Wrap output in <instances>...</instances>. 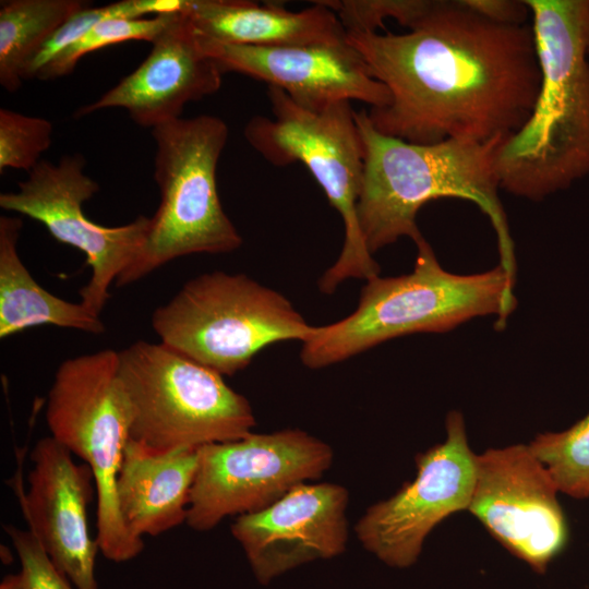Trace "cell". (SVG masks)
<instances>
[{
    "label": "cell",
    "instance_id": "obj_1",
    "mask_svg": "<svg viewBox=\"0 0 589 589\" xmlns=\"http://www.w3.org/2000/svg\"><path fill=\"white\" fill-rule=\"evenodd\" d=\"M389 101L370 108L380 133L416 144L504 140L541 86L531 24L495 23L462 0H431L404 34L347 32Z\"/></svg>",
    "mask_w": 589,
    "mask_h": 589
},
{
    "label": "cell",
    "instance_id": "obj_23",
    "mask_svg": "<svg viewBox=\"0 0 589 589\" xmlns=\"http://www.w3.org/2000/svg\"><path fill=\"white\" fill-rule=\"evenodd\" d=\"M180 9V0H122L103 7H86L73 14L55 32L27 69L25 79H35L36 74L56 56L104 20L142 19L146 14L172 15Z\"/></svg>",
    "mask_w": 589,
    "mask_h": 589
},
{
    "label": "cell",
    "instance_id": "obj_6",
    "mask_svg": "<svg viewBox=\"0 0 589 589\" xmlns=\"http://www.w3.org/2000/svg\"><path fill=\"white\" fill-rule=\"evenodd\" d=\"M267 96L272 117L251 118L244 128L245 140L275 166L303 164L344 221V244L318 280L321 292L330 294L349 278L378 276L380 265L364 242L357 214L364 148L350 101L310 110L277 87L267 86Z\"/></svg>",
    "mask_w": 589,
    "mask_h": 589
},
{
    "label": "cell",
    "instance_id": "obj_20",
    "mask_svg": "<svg viewBox=\"0 0 589 589\" xmlns=\"http://www.w3.org/2000/svg\"><path fill=\"white\" fill-rule=\"evenodd\" d=\"M22 226L19 216H0V338L44 324L104 333L100 315L81 301L52 294L34 279L17 253Z\"/></svg>",
    "mask_w": 589,
    "mask_h": 589
},
{
    "label": "cell",
    "instance_id": "obj_11",
    "mask_svg": "<svg viewBox=\"0 0 589 589\" xmlns=\"http://www.w3.org/2000/svg\"><path fill=\"white\" fill-rule=\"evenodd\" d=\"M85 165L81 154L64 155L58 164L41 159L17 191L0 194V207L39 221L57 241L85 254L92 276L80 290L81 302L100 315L111 284L142 251L151 217L117 227L89 220L83 204L99 185L84 172Z\"/></svg>",
    "mask_w": 589,
    "mask_h": 589
},
{
    "label": "cell",
    "instance_id": "obj_12",
    "mask_svg": "<svg viewBox=\"0 0 589 589\" xmlns=\"http://www.w3.org/2000/svg\"><path fill=\"white\" fill-rule=\"evenodd\" d=\"M446 440L416 456L417 476L394 495L366 508L354 526L362 546L390 567L418 560L424 540L445 518L468 510L476 481L462 414L445 420Z\"/></svg>",
    "mask_w": 589,
    "mask_h": 589
},
{
    "label": "cell",
    "instance_id": "obj_13",
    "mask_svg": "<svg viewBox=\"0 0 589 589\" xmlns=\"http://www.w3.org/2000/svg\"><path fill=\"white\" fill-rule=\"evenodd\" d=\"M557 489L526 444L476 455L468 510L503 548L543 574L568 542Z\"/></svg>",
    "mask_w": 589,
    "mask_h": 589
},
{
    "label": "cell",
    "instance_id": "obj_19",
    "mask_svg": "<svg viewBox=\"0 0 589 589\" xmlns=\"http://www.w3.org/2000/svg\"><path fill=\"white\" fill-rule=\"evenodd\" d=\"M185 16L207 39L245 46L278 47L347 41L338 16L318 1L302 11L249 0H188Z\"/></svg>",
    "mask_w": 589,
    "mask_h": 589
},
{
    "label": "cell",
    "instance_id": "obj_7",
    "mask_svg": "<svg viewBox=\"0 0 589 589\" xmlns=\"http://www.w3.org/2000/svg\"><path fill=\"white\" fill-rule=\"evenodd\" d=\"M152 327L160 342L223 376L245 369L265 347L303 342L314 329L280 292L219 271L185 283L153 312Z\"/></svg>",
    "mask_w": 589,
    "mask_h": 589
},
{
    "label": "cell",
    "instance_id": "obj_8",
    "mask_svg": "<svg viewBox=\"0 0 589 589\" xmlns=\"http://www.w3.org/2000/svg\"><path fill=\"white\" fill-rule=\"evenodd\" d=\"M118 353L132 412L130 438L166 452L252 433L250 401L216 371L163 342L137 340Z\"/></svg>",
    "mask_w": 589,
    "mask_h": 589
},
{
    "label": "cell",
    "instance_id": "obj_28",
    "mask_svg": "<svg viewBox=\"0 0 589 589\" xmlns=\"http://www.w3.org/2000/svg\"><path fill=\"white\" fill-rule=\"evenodd\" d=\"M464 3L485 19L505 25H525L531 17L525 0H462Z\"/></svg>",
    "mask_w": 589,
    "mask_h": 589
},
{
    "label": "cell",
    "instance_id": "obj_5",
    "mask_svg": "<svg viewBox=\"0 0 589 589\" xmlns=\"http://www.w3.org/2000/svg\"><path fill=\"white\" fill-rule=\"evenodd\" d=\"M160 202L145 244L116 279L129 286L165 264L196 253L239 249L242 237L223 209L216 181L228 127L215 116L179 118L152 129Z\"/></svg>",
    "mask_w": 589,
    "mask_h": 589
},
{
    "label": "cell",
    "instance_id": "obj_21",
    "mask_svg": "<svg viewBox=\"0 0 589 589\" xmlns=\"http://www.w3.org/2000/svg\"><path fill=\"white\" fill-rule=\"evenodd\" d=\"M84 0H4L0 3V85L8 93L22 86L36 56Z\"/></svg>",
    "mask_w": 589,
    "mask_h": 589
},
{
    "label": "cell",
    "instance_id": "obj_15",
    "mask_svg": "<svg viewBox=\"0 0 589 589\" xmlns=\"http://www.w3.org/2000/svg\"><path fill=\"white\" fill-rule=\"evenodd\" d=\"M199 38L223 74L237 72L263 81L310 110L352 100L381 108L389 101L386 86L372 76L366 62L348 40L259 47L218 43L200 35Z\"/></svg>",
    "mask_w": 589,
    "mask_h": 589
},
{
    "label": "cell",
    "instance_id": "obj_26",
    "mask_svg": "<svg viewBox=\"0 0 589 589\" xmlns=\"http://www.w3.org/2000/svg\"><path fill=\"white\" fill-rule=\"evenodd\" d=\"M342 23L346 32H376L386 19L409 27L431 0H321Z\"/></svg>",
    "mask_w": 589,
    "mask_h": 589
},
{
    "label": "cell",
    "instance_id": "obj_24",
    "mask_svg": "<svg viewBox=\"0 0 589 589\" xmlns=\"http://www.w3.org/2000/svg\"><path fill=\"white\" fill-rule=\"evenodd\" d=\"M176 15L104 20L56 56L36 74L35 79L46 81L65 76L74 70L81 58L107 46L129 40L153 43Z\"/></svg>",
    "mask_w": 589,
    "mask_h": 589
},
{
    "label": "cell",
    "instance_id": "obj_25",
    "mask_svg": "<svg viewBox=\"0 0 589 589\" xmlns=\"http://www.w3.org/2000/svg\"><path fill=\"white\" fill-rule=\"evenodd\" d=\"M51 142L49 120L0 109V172L7 168L32 171Z\"/></svg>",
    "mask_w": 589,
    "mask_h": 589
},
{
    "label": "cell",
    "instance_id": "obj_16",
    "mask_svg": "<svg viewBox=\"0 0 589 589\" xmlns=\"http://www.w3.org/2000/svg\"><path fill=\"white\" fill-rule=\"evenodd\" d=\"M348 490L302 483L266 508L236 517L231 534L262 585L309 562L341 554L348 543Z\"/></svg>",
    "mask_w": 589,
    "mask_h": 589
},
{
    "label": "cell",
    "instance_id": "obj_18",
    "mask_svg": "<svg viewBox=\"0 0 589 589\" xmlns=\"http://www.w3.org/2000/svg\"><path fill=\"white\" fill-rule=\"evenodd\" d=\"M196 468L197 448L159 452L129 438L116 482L127 530L143 540L185 522Z\"/></svg>",
    "mask_w": 589,
    "mask_h": 589
},
{
    "label": "cell",
    "instance_id": "obj_17",
    "mask_svg": "<svg viewBox=\"0 0 589 589\" xmlns=\"http://www.w3.org/2000/svg\"><path fill=\"white\" fill-rule=\"evenodd\" d=\"M221 77L193 25L180 13L152 43L151 52L133 72L97 100L77 109L75 117L122 108L139 125L154 129L181 118L187 104L215 94Z\"/></svg>",
    "mask_w": 589,
    "mask_h": 589
},
{
    "label": "cell",
    "instance_id": "obj_3",
    "mask_svg": "<svg viewBox=\"0 0 589 589\" xmlns=\"http://www.w3.org/2000/svg\"><path fill=\"white\" fill-rule=\"evenodd\" d=\"M364 148V171L357 214L369 251L409 237H422L417 216L433 200L473 202L490 219L497 238L500 266L516 281L514 242L498 197L495 152L504 140L479 143L445 140L416 144L380 133L368 111H356Z\"/></svg>",
    "mask_w": 589,
    "mask_h": 589
},
{
    "label": "cell",
    "instance_id": "obj_14",
    "mask_svg": "<svg viewBox=\"0 0 589 589\" xmlns=\"http://www.w3.org/2000/svg\"><path fill=\"white\" fill-rule=\"evenodd\" d=\"M27 489L15 490L28 530L56 568L76 589H98L95 577L96 539L89 533L87 507L96 496L92 469L52 436L40 438L31 452Z\"/></svg>",
    "mask_w": 589,
    "mask_h": 589
},
{
    "label": "cell",
    "instance_id": "obj_9",
    "mask_svg": "<svg viewBox=\"0 0 589 589\" xmlns=\"http://www.w3.org/2000/svg\"><path fill=\"white\" fill-rule=\"evenodd\" d=\"M45 418L50 436L94 473L99 551L117 563L136 557L144 541L124 527L116 496L132 419L118 352L105 349L61 362L48 392Z\"/></svg>",
    "mask_w": 589,
    "mask_h": 589
},
{
    "label": "cell",
    "instance_id": "obj_27",
    "mask_svg": "<svg viewBox=\"0 0 589 589\" xmlns=\"http://www.w3.org/2000/svg\"><path fill=\"white\" fill-rule=\"evenodd\" d=\"M3 529L17 553L29 589H72L70 580L56 568L29 530L13 525H5Z\"/></svg>",
    "mask_w": 589,
    "mask_h": 589
},
{
    "label": "cell",
    "instance_id": "obj_2",
    "mask_svg": "<svg viewBox=\"0 0 589 589\" xmlns=\"http://www.w3.org/2000/svg\"><path fill=\"white\" fill-rule=\"evenodd\" d=\"M541 86L525 124L495 152L500 188L530 201L589 176V0H525Z\"/></svg>",
    "mask_w": 589,
    "mask_h": 589
},
{
    "label": "cell",
    "instance_id": "obj_10",
    "mask_svg": "<svg viewBox=\"0 0 589 589\" xmlns=\"http://www.w3.org/2000/svg\"><path fill=\"white\" fill-rule=\"evenodd\" d=\"M332 447L300 429L250 433L197 448L185 524L206 532L231 516L252 514L294 486L323 477Z\"/></svg>",
    "mask_w": 589,
    "mask_h": 589
},
{
    "label": "cell",
    "instance_id": "obj_29",
    "mask_svg": "<svg viewBox=\"0 0 589 589\" xmlns=\"http://www.w3.org/2000/svg\"><path fill=\"white\" fill-rule=\"evenodd\" d=\"M0 589H29V586L21 570L17 574L7 575L0 584Z\"/></svg>",
    "mask_w": 589,
    "mask_h": 589
},
{
    "label": "cell",
    "instance_id": "obj_22",
    "mask_svg": "<svg viewBox=\"0 0 589 589\" xmlns=\"http://www.w3.org/2000/svg\"><path fill=\"white\" fill-rule=\"evenodd\" d=\"M528 446L558 492L589 497V412L565 431L538 434Z\"/></svg>",
    "mask_w": 589,
    "mask_h": 589
},
{
    "label": "cell",
    "instance_id": "obj_4",
    "mask_svg": "<svg viewBox=\"0 0 589 589\" xmlns=\"http://www.w3.org/2000/svg\"><path fill=\"white\" fill-rule=\"evenodd\" d=\"M414 244L411 273L365 280L351 314L314 326L300 352L305 366L325 368L386 340L413 333L447 332L478 316L496 315L495 327L506 326L517 300L515 281L500 265L478 274H454L441 266L423 236Z\"/></svg>",
    "mask_w": 589,
    "mask_h": 589
},
{
    "label": "cell",
    "instance_id": "obj_30",
    "mask_svg": "<svg viewBox=\"0 0 589 589\" xmlns=\"http://www.w3.org/2000/svg\"><path fill=\"white\" fill-rule=\"evenodd\" d=\"M588 56H589V45H588Z\"/></svg>",
    "mask_w": 589,
    "mask_h": 589
}]
</instances>
